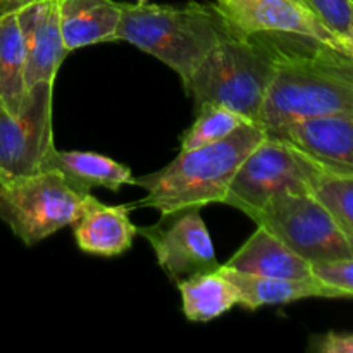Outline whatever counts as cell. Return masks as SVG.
<instances>
[{"instance_id": "cell-21", "label": "cell", "mask_w": 353, "mask_h": 353, "mask_svg": "<svg viewBox=\"0 0 353 353\" xmlns=\"http://www.w3.org/2000/svg\"><path fill=\"white\" fill-rule=\"evenodd\" d=\"M195 112V123L181 137V150H193V148L223 141L234 131L240 130L243 124L250 123L234 110L223 105H214V103L199 107Z\"/></svg>"}, {"instance_id": "cell-13", "label": "cell", "mask_w": 353, "mask_h": 353, "mask_svg": "<svg viewBox=\"0 0 353 353\" xmlns=\"http://www.w3.org/2000/svg\"><path fill=\"white\" fill-rule=\"evenodd\" d=\"M71 228L79 250L99 257L123 255L138 234L130 219V207L105 205L95 196Z\"/></svg>"}, {"instance_id": "cell-27", "label": "cell", "mask_w": 353, "mask_h": 353, "mask_svg": "<svg viewBox=\"0 0 353 353\" xmlns=\"http://www.w3.org/2000/svg\"><path fill=\"white\" fill-rule=\"evenodd\" d=\"M134 2H138V3H145V2H148V0H134Z\"/></svg>"}, {"instance_id": "cell-12", "label": "cell", "mask_w": 353, "mask_h": 353, "mask_svg": "<svg viewBox=\"0 0 353 353\" xmlns=\"http://www.w3.org/2000/svg\"><path fill=\"white\" fill-rule=\"evenodd\" d=\"M269 134L290 141L324 164L353 171V112L300 121Z\"/></svg>"}, {"instance_id": "cell-23", "label": "cell", "mask_w": 353, "mask_h": 353, "mask_svg": "<svg viewBox=\"0 0 353 353\" xmlns=\"http://www.w3.org/2000/svg\"><path fill=\"white\" fill-rule=\"evenodd\" d=\"M312 274L333 288L347 293L353 299V257L340 259V261L314 262Z\"/></svg>"}, {"instance_id": "cell-19", "label": "cell", "mask_w": 353, "mask_h": 353, "mask_svg": "<svg viewBox=\"0 0 353 353\" xmlns=\"http://www.w3.org/2000/svg\"><path fill=\"white\" fill-rule=\"evenodd\" d=\"M28 97L26 40L19 12L0 17V105L17 114Z\"/></svg>"}, {"instance_id": "cell-20", "label": "cell", "mask_w": 353, "mask_h": 353, "mask_svg": "<svg viewBox=\"0 0 353 353\" xmlns=\"http://www.w3.org/2000/svg\"><path fill=\"white\" fill-rule=\"evenodd\" d=\"M309 192L353 234V171L314 159Z\"/></svg>"}, {"instance_id": "cell-7", "label": "cell", "mask_w": 353, "mask_h": 353, "mask_svg": "<svg viewBox=\"0 0 353 353\" xmlns=\"http://www.w3.org/2000/svg\"><path fill=\"white\" fill-rule=\"evenodd\" d=\"M314 157L269 134L247 155L231 179L223 203L252 217L278 193L309 192Z\"/></svg>"}, {"instance_id": "cell-14", "label": "cell", "mask_w": 353, "mask_h": 353, "mask_svg": "<svg viewBox=\"0 0 353 353\" xmlns=\"http://www.w3.org/2000/svg\"><path fill=\"white\" fill-rule=\"evenodd\" d=\"M224 274L236 286L240 305L247 310H257L265 305H286L307 299H348L341 290L326 285L316 276L309 278H265L247 274L221 265Z\"/></svg>"}, {"instance_id": "cell-16", "label": "cell", "mask_w": 353, "mask_h": 353, "mask_svg": "<svg viewBox=\"0 0 353 353\" xmlns=\"http://www.w3.org/2000/svg\"><path fill=\"white\" fill-rule=\"evenodd\" d=\"M59 19L68 52L116 41L121 23V2L59 0Z\"/></svg>"}, {"instance_id": "cell-18", "label": "cell", "mask_w": 353, "mask_h": 353, "mask_svg": "<svg viewBox=\"0 0 353 353\" xmlns=\"http://www.w3.org/2000/svg\"><path fill=\"white\" fill-rule=\"evenodd\" d=\"M183 312L192 323H209L240 305V295L223 268L179 279Z\"/></svg>"}, {"instance_id": "cell-10", "label": "cell", "mask_w": 353, "mask_h": 353, "mask_svg": "<svg viewBox=\"0 0 353 353\" xmlns=\"http://www.w3.org/2000/svg\"><path fill=\"white\" fill-rule=\"evenodd\" d=\"M216 6L238 33L295 34L353 54V47L296 0H216Z\"/></svg>"}, {"instance_id": "cell-4", "label": "cell", "mask_w": 353, "mask_h": 353, "mask_svg": "<svg viewBox=\"0 0 353 353\" xmlns=\"http://www.w3.org/2000/svg\"><path fill=\"white\" fill-rule=\"evenodd\" d=\"M279 34L233 31L210 50L185 86L195 109L214 103L259 124L279 59Z\"/></svg>"}, {"instance_id": "cell-28", "label": "cell", "mask_w": 353, "mask_h": 353, "mask_svg": "<svg viewBox=\"0 0 353 353\" xmlns=\"http://www.w3.org/2000/svg\"><path fill=\"white\" fill-rule=\"evenodd\" d=\"M296 2H302V3H305V2H303V0H296Z\"/></svg>"}, {"instance_id": "cell-6", "label": "cell", "mask_w": 353, "mask_h": 353, "mask_svg": "<svg viewBox=\"0 0 353 353\" xmlns=\"http://www.w3.org/2000/svg\"><path fill=\"white\" fill-rule=\"evenodd\" d=\"M250 219L310 264L353 257V234L310 192L278 193Z\"/></svg>"}, {"instance_id": "cell-1", "label": "cell", "mask_w": 353, "mask_h": 353, "mask_svg": "<svg viewBox=\"0 0 353 353\" xmlns=\"http://www.w3.org/2000/svg\"><path fill=\"white\" fill-rule=\"evenodd\" d=\"M279 59L259 126L268 133L300 121L353 112V54L279 34Z\"/></svg>"}, {"instance_id": "cell-11", "label": "cell", "mask_w": 353, "mask_h": 353, "mask_svg": "<svg viewBox=\"0 0 353 353\" xmlns=\"http://www.w3.org/2000/svg\"><path fill=\"white\" fill-rule=\"evenodd\" d=\"M26 40V85L55 81L65 55L59 19V0H37L19 12Z\"/></svg>"}, {"instance_id": "cell-3", "label": "cell", "mask_w": 353, "mask_h": 353, "mask_svg": "<svg viewBox=\"0 0 353 353\" xmlns=\"http://www.w3.org/2000/svg\"><path fill=\"white\" fill-rule=\"evenodd\" d=\"M233 31L216 3L121 2L117 40L154 55L179 76L185 88L210 50Z\"/></svg>"}, {"instance_id": "cell-15", "label": "cell", "mask_w": 353, "mask_h": 353, "mask_svg": "<svg viewBox=\"0 0 353 353\" xmlns=\"http://www.w3.org/2000/svg\"><path fill=\"white\" fill-rule=\"evenodd\" d=\"M224 268L265 278L300 279L312 276V264L264 226H257Z\"/></svg>"}, {"instance_id": "cell-24", "label": "cell", "mask_w": 353, "mask_h": 353, "mask_svg": "<svg viewBox=\"0 0 353 353\" xmlns=\"http://www.w3.org/2000/svg\"><path fill=\"white\" fill-rule=\"evenodd\" d=\"M310 350L317 353H353V333L317 334L310 338Z\"/></svg>"}, {"instance_id": "cell-8", "label": "cell", "mask_w": 353, "mask_h": 353, "mask_svg": "<svg viewBox=\"0 0 353 353\" xmlns=\"http://www.w3.org/2000/svg\"><path fill=\"white\" fill-rule=\"evenodd\" d=\"M54 85L31 86L17 116L0 105V183L43 171L55 150Z\"/></svg>"}, {"instance_id": "cell-2", "label": "cell", "mask_w": 353, "mask_h": 353, "mask_svg": "<svg viewBox=\"0 0 353 353\" xmlns=\"http://www.w3.org/2000/svg\"><path fill=\"white\" fill-rule=\"evenodd\" d=\"M268 137L257 123H247L226 140L207 147L181 150L162 169L133 178L131 185L145 190L138 205L159 210L162 216L192 207L223 203L231 179L247 155Z\"/></svg>"}, {"instance_id": "cell-17", "label": "cell", "mask_w": 353, "mask_h": 353, "mask_svg": "<svg viewBox=\"0 0 353 353\" xmlns=\"http://www.w3.org/2000/svg\"><path fill=\"white\" fill-rule=\"evenodd\" d=\"M47 169H55L72 185L88 193H92V188L119 192L124 185H131L133 181V172L128 165L97 152H65L55 148L43 171Z\"/></svg>"}, {"instance_id": "cell-22", "label": "cell", "mask_w": 353, "mask_h": 353, "mask_svg": "<svg viewBox=\"0 0 353 353\" xmlns=\"http://www.w3.org/2000/svg\"><path fill=\"white\" fill-rule=\"evenodd\" d=\"M303 2L334 34L348 43V31H350L353 17V0H303Z\"/></svg>"}, {"instance_id": "cell-25", "label": "cell", "mask_w": 353, "mask_h": 353, "mask_svg": "<svg viewBox=\"0 0 353 353\" xmlns=\"http://www.w3.org/2000/svg\"><path fill=\"white\" fill-rule=\"evenodd\" d=\"M37 0H0V17L7 14H16L26 9L28 6L34 3Z\"/></svg>"}, {"instance_id": "cell-9", "label": "cell", "mask_w": 353, "mask_h": 353, "mask_svg": "<svg viewBox=\"0 0 353 353\" xmlns=\"http://www.w3.org/2000/svg\"><path fill=\"white\" fill-rule=\"evenodd\" d=\"M199 207L162 216L161 223L138 228V234L148 240L157 264L174 283L196 272L219 269L212 238Z\"/></svg>"}, {"instance_id": "cell-26", "label": "cell", "mask_w": 353, "mask_h": 353, "mask_svg": "<svg viewBox=\"0 0 353 353\" xmlns=\"http://www.w3.org/2000/svg\"><path fill=\"white\" fill-rule=\"evenodd\" d=\"M348 43L353 47V17H352V24H350V31H348Z\"/></svg>"}, {"instance_id": "cell-5", "label": "cell", "mask_w": 353, "mask_h": 353, "mask_svg": "<svg viewBox=\"0 0 353 353\" xmlns=\"http://www.w3.org/2000/svg\"><path fill=\"white\" fill-rule=\"evenodd\" d=\"M92 199V193L79 190L64 174L47 169L0 183V219L24 245L33 247L72 226Z\"/></svg>"}]
</instances>
